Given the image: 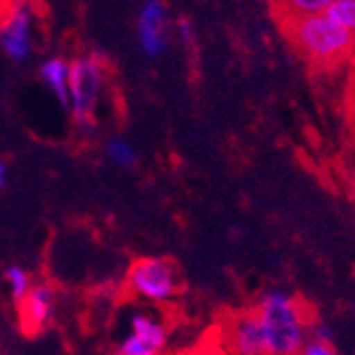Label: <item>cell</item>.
<instances>
[{"label": "cell", "instance_id": "4", "mask_svg": "<svg viewBox=\"0 0 355 355\" xmlns=\"http://www.w3.org/2000/svg\"><path fill=\"white\" fill-rule=\"evenodd\" d=\"M105 85V67L96 55H81L71 62L69 111L77 123V130L92 137L96 130L94 111L101 101Z\"/></svg>", "mask_w": 355, "mask_h": 355}, {"label": "cell", "instance_id": "18", "mask_svg": "<svg viewBox=\"0 0 355 355\" xmlns=\"http://www.w3.org/2000/svg\"><path fill=\"white\" fill-rule=\"evenodd\" d=\"M343 111H345V121H347L349 132L355 137V105H345Z\"/></svg>", "mask_w": 355, "mask_h": 355}, {"label": "cell", "instance_id": "13", "mask_svg": "<svg viewBox=\"0 0 355 355\" xmlns=\"http://www.w3.org/2000/svg\"><path fill=\"white\" fill-rule=\"evenodd\" d=\"M5 281H7V287H9L11 300H13L15 304H19V302L28 296V292L32 289V285H35V283H32L30 272H28L24 266H17V264H13V266L7 268Z\"/></svg>", "mask_w": 355, "mask_h": 355}, {"label": "cell", "instance_id": "10", "mask_svg": "<svg viewBox=\"0 0 355 355\" xmlns=\"http://www.w3.org/2000/svg\"><path fill=\"white\" fill-rule=\"evenodd\" d=\"M330 3L332 0H268L270 13H272L275 21L279 24V28L285 24L311 17V15L326 13Z\"/></svg>", "mask_w": 355, "mask_h": 355}, {"label": "cell", "instance_id": "2", "mask_svg": "<svg viewBox=\"0 0 355 355\" xmlns=\"http://www.w3.org/2000/svg\"><path fill=\"white\" fill-rule=\"evenodd\" d=\"M253 306L262 324L266 355H302L306 330L317 317L311 302L270 294Z\"/></svg>", "mask_w": 355, "mask_h": 355}, {"label": "cell", "instance_id": "9", "mask_svg": "<svg viewBox=\"0 0 355 355\" xmlns=\"http://www.w3.org/2000/svg\"><path fill=\"white\" fill-rule=\"evenodd\" d=\"M137 39L151 60L162 58L168 45V11L162 0H145L137 19Z\"/></svg>", "mask_w": 355, "mask_h": 355}, {"label": "cell", "instance_id": "6", "mask_svg": "<svg viewBox=\"0 0 355 355\" xmlns=\"http://www.w3.org/2000/svg\"><path fill=\"white\" fill-rule=\"evenodd\" d=\"M211 338L232 355H266V343L255 306L225 313Z\"/></svg>", "mask_w": 355, "mask_h": 355}, {"label": "cell", "instance_id": "5", "mask_svg": "<svg viewBox=\"0 0 355 355\" xmlns=\"http://www.w3.org/2000/svg\"><path fill=\"white\" fill-rule=\"evenodd\" d=\"M123 332L117 340V351L125 355H164L171 324L168 317L155 306H135L125 315Z\"/></svg>", "mask_w": 355, "mask_h": 355}, {"label": "cell", "instance_id": "7", "mask_svg": "<svg viewBox=\"0 0 355 355\" xmlns=\"http://www.w3.org/2000/svg\"><path fill=\"white\" fill-rule=\"evenodd\" d=\"M0 19V47L13 62H26L35 49V5L32 0H11L3 7Z\"/></svg>", "mask_w": 355, "mask_h": 355}, {"label": "cell", "instance_id": "12", "mask_svg": "<svg viewBox=\"0 0 355 355\" xmlns=\"http://www.w3.org/2000/svg\"><path fill=\"white\" fill-rule=\"evenodd\" d=\"M105 157L109 159L111 164L119 166V168H132L139 159V153L135 149V145L130 141H125L121 137H111L105 141Z\"/></svg>", "mask_w": 355, "mask_h": 355}, {"label": "cell", "instance_id": "19", "mask_svg": "<svg viewBox=\"0 0 355 355\" xmlns=\"http://www.w3.org/2000/svg\"><path fill=\"white\" fill-rule=\"evenodd\" d=\"M7 179H9V171H7V164L0 159V189L7 185Z\"/></svg>", "mask_w": 355, "mask_h": 355}, {"label": "cell", "instance_id": "1", "mask_svg": "<svg viewBox=\"0 0 355 355\" xmlns=\"http://www.w3.org/2000/svg\"><path fill=\"white\" fill-rule=\"evenodd\" d=\"M281 32L309 71L319 75L336 73L355 55V37L324 13L285 24Z\"/></svg>", "mask_w": 355, "mask_h": 355}, {"label": "cell", "instance_id": "14", "mask_svg": "<svg viewBox=\"0 0 355 355\" xmlns=\"http://www.w3.org/2000/svg\"><path fill=\"white\" fill-rule=\"evenodd\" d=\"M324 15L355 37V0H332Z\"/></svg>", "mask_w": 355, "mask_h": 355}, {"label": "cell", "instance_id": "8", "mask_svg": "<svg viewBox=\"0 0 355 355\" xmlns=\"http://www.w3.org/2000/svg\"><path fill=\"white\" fill-rule=\"evenodd\" d=\"M55 304H58V296L51 283L39 281L32 285L28 296L17 304V317L21 330L30 336L47 330L55 317Z\"/></svg>", "mask_w": 355, "mask_h": 355}, {"label": "cell", "instance_id": "11", "mask_svg": "<svg viewBox=\"0 0 355 355\" xmlns=\"http://www.w3.org/2000/svg\"><path fill=\"white\" fill-rule=\"evenodd\" d=\"M41 81L53 94V98L69 109V87H71V62L64 58H49L41 64Z\"/></svg>", "mask_w": 355, "mask_h": 355}, {"label": "cell", "instance_id": "16", "mask_svg": "<svg viewBox=\"0 0 355 355\" xmlns=\"http://www.w3.org/2000/svg\"><path fill=\"white\" fill-rule=\"evenodd\" d=\"M185 355H232V353H228L225 349H221V347L209 336L200 347H196V349L189 351V353H185Z\"/></svg>", "mask_w": 355, "mask_h": 355}, {"label": "cell", "instance_id": "15", "mask_svg": "<svg viewBox=\"0 0 355 355\" xmlns=\"http://www.w3.org/2000/svg\"><path fill=\"white\" fill-rule=\"evenodd\" d=\"M302 355H338V353H336L334 345H332L328 338L317 336V338H313V340H309V343L304 345Z\"/></svg>", "mask_w": 355, "mask_h": 355}, {"label": "cell", "instance_id": "21", "mask_svg": "<svg viewBox=\"0 0 355 355\" xmlns=\"http://www.w3.org/2000/svg\"><path fill=\"white\" fill-rule=\"evenodd\" d=\"M111 355H125V353H121V351H117V349H115V351H113Z\"/></svg>", "mask_w": 355, "mask_h": 355}, {"label": "cell", "instance_id": "20", "mask_svg": "<svg viewBox=\"0 0 355 355\" xmlns=\"http://www.w3.org/2000/svg\"><path fill=\"white\" fill-rule=\"evenodd\" d=\"M349 189H351V196H353V200H355V171H353V175H351V179H349Z\"/></svg>", "mask_w": 355, "mask_h": 355}, {"label": "cell", "instance_id": "3", "mask_svg": "<svg viewBox=\"0 0 355 355\" xmlns=\"http://www.w3.org/2000/svg\"><path fill=\"white\" fill-rule=\"evenodd\" d=\"M125 289L135 300L164 309L185 292V281L179 266L168 257H139L128 268Z\"/></svg>", "mask_w": 355, "mask_h": 355}, {"label": "cell", "instance_id": "17", "mask_svg": "<svg viewBox=\"0 0 355 355\" xmlns=\"http://www.w3.org/2000/svg\"><path fill=\"white\" fill-rule=\"evenodd\" d=\"M345 105H355V55L349 62L347 85H345Z\"/></svg>", "mask_w": 355, "mask_h": 355}, {"label": "cell", "instance_id": "22", "mask_svg": "<svg viewBox=\"0 0 355 355\" xmlns=\"http://www.w3.org/2000/svg\"><path fill=\"white\" fill-rule=\"evenodd\" d=\"M0 11H3V0H0Z\"/></svg>", "mask_w": 355, "mask_h": 355}]
</instances>
